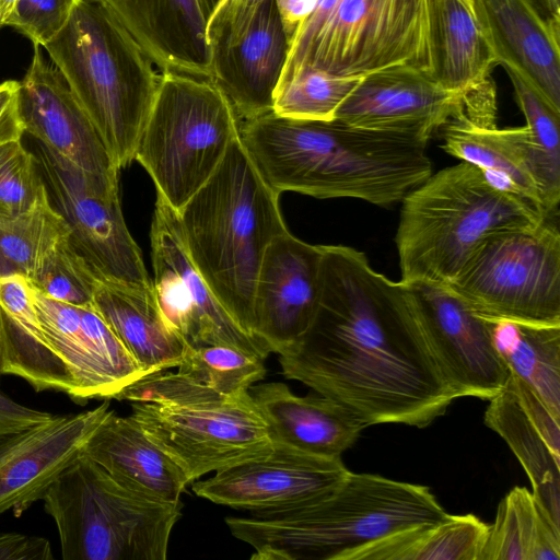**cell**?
Listing matches in <instances>:
<instances>
[{
    "label": "cell",
    "mask_w": 560,
    "mask_h": 560,
    "mask_svg": "<svg viewBox=\"0 0 560 560\" xmlns=\"http://www.w3.org/2000/svg\"><path fill=\"white\" fill-rule=\"evenodd\" d=\"M279 362L287 378L342 405L365 427L422 429L458 398L409 285L345 245H323L314 317Z\"/></svg>",
    "instance_id": "cell-1"
},
{
    "label": "cell",
    "mask_w": 560,
    "mask_h": 560,
    "mask_svg": "<svg viewBox=\"0 0 560 560\" xmlns=\"http://www.w3.org/2000/svg\"><path fill=\"white\" fill-rule=\"evenodd\" d=\"M241 141L264 180L279 195L400 202L432 173L427 144L416 138L305 120L273 112L240 124Z\"/></svg>",
    "instance_id": "cell-2"
},
{
    "label": "cell",
    "mask_w": 560,
    "mask_h": 560,
    "mask_svg": "<svg viewBox=\"0 0 560 560\" xmlns=\"http://www.w3.org/2000/svg\"><path fill=\"white\" fill-rule=\"evenodd\" d=\"M448 515L425 486L350 471L314 501L225 523L255 560H343L355 548Z\"/></svg>",
    "instance_id": "cell-3"
},
{
    "label": "cell",
    "mask_w": 560,
    "mask_h": 560,
    "mask_svg": "<svg viewBox=\"0 0 560 560\" xmlns=\"http://www.w3.org/2000/svg\"><path fill=\"white\" fill-rule=\"evenodd\" d=\"M279 196L238 135L214 174L177 212L192 262L218 301L253 337L260 262L269 244L288 231Z\"/></svg>",
    "instance_id": "cell-4"
},
{
    "label": "cell",
    "mask_w": 560,
    "mask_h": 560,
    "mask_svg": "<svg viewBox=\"0 0 560 560\" xmlns=\"http://www.w3.org/2000/svg\"><path fill=\"white\" fill-rule=\"evenodd\" d=\"M43 49L120 171L132 161L162 71L108 0H79Z\"/></svg>",
    "instance_id": "cell-5"
},
{
    "label": "cell",
    "mask_w": 560,
    "mask_h": 560,
    "mask_svg": "<svg viewBox=\"0 0 560 560\" xmlns=\"http://www.w3.org/2000/svg\"><path fill=\"white\" fill-rule=\"evenodd\" d=\"M400 202L395 243L406 284L446 285L489 235L546 218L464 161L431 173Z\"/></svg>",
    "instance_id": "cell-6"
},
{
    "label": "cell",
    "mask_w": 560,
    "mask_h": 560,
    "mask_svg": "<svg viewBox=\"0 0 560 560\" xmlns=\"http://www.w3.org/2000/svg\"><path fill=\"white\" fill-rule=\"evenodd\" d=\"M42 500L65 560H165L182 515V502L130 491L83 452Z\"/></svg>",
    "instance_id": "cell-7"
},
{
    "label": "cell",
    "mask_w": 560,
    "mask_h": 560,
    "mask_svg": "<svg viewBox=\"0 0 560 560\" xmlns=\"http://www.w3.org/2000/svg\"><path fill=\"white\" fill-rule=\"evenodd\" d=\"M238 135L237 115L212 79L162 71L135 161L154 182L156 195L178 212Z\"/></svg>",
    "instance_id": "cell-8"
},
{
    "label": "cell",
    "mask_w": 560,
    "mask_h": 560,
    "mask_svg": "<svg viewBox=\"0 0 560 560\" xmlns=\"http://www.w3.org/2000/svg\"><path fill=\"white\" fill-rule=\"evenodd\" d=\"M558 215L489 235L444 287L485 318L559 325Z\"/></svg>",
    "instance_id": "cell-9"
},
{
    "label": "cell",
    "mask_w": 560,
    "mask_h": 560,
    "mask_svg": "<svg viewBox=\"0 0 560 560\" xmlns=\"http://www.w3.org/2000/svg\"><path fill=\"white\" fill-rule=\"evenodd\" d=\"M397 68L431 72L429 0H339L300 72L360 78Z\"/></svg>",
    "instance_id": "cell-10"
},
{
    "label": "cell",
    "mask_w": 560,
    "mask_h": 560,
    "mask_svg": "<svg viewBox=\"0 0 560 560\" xmlns=\"http://www.w3.org/2000/svg\"><path fill=\"white\" fill-rule=\"evenodd\" d=\"M49 199L69 228V243L98 281L152 290V280L120 207L119 180L85 172L38 142Z\"/></svg>",
    "instance_id": "cell-11"
},
{
    "label": "cell",
    "mask_w": 560,
    "mask_h": 560,
    "mask_svg": "<svg viewBox=\"0 0 560 560\" xmlns=\"http://www.w3.org/2000/svg\"><path fill=\"white\" fill-rule=\"evenodd\" d=\"M131 408L130 416L180 467L189 483L273 448L268 425L249 392L185 406L133 401Z\"/></svg>",
    "instance_id": "cell-12"
},
{
    "label": "cell",
    "mask_w": 560,
    "mask_h": 560,
    "mask_svg": "<svg viewBox=\"0 0 560 560\" xmlns=\"http://www.w3.org/2000/svg\"><path fill=\"white\" fill-rule=\"evenodd\" d=\"M150 238L154 295L185 347L225 345L266 360V348L238 325L210 290L190 258L177 212L158 195Z\"/></svg>",
    "instance_id": "cell-13"
},
{
    "label": "cell",
    "mask_w": 560,
    "mask_h": 560,
    "mask_svg": "<svg viewBox=\"0 0 560 560\" xmlns=\"http://www.w3.org/2000/svg\"><path fill=\"white\" fill-rule=\"evenodd\" d=\"M349 126L425 143L451 124L497 126V113L442 88L429 73L397 68L362 77L336 113Z\"/></svg>",
    "instance_id": "cell-14"
},
{
    "label": "cell",
    "mask_w": 560,
    "mask_h": 560,
    "mask_svg": "<svg viewBox=\"0 0 560 560\" xmlns=\"http://www.w3.org/2000/svg\"><path fill=\"white\" fill-rule=\"evenodd\" d=\"M341 458L312 455L275 443L261 457L192 482L194 492L213 503L253 512L305 504L336 489L348 476Z\"/></svg>",
    "instance_id": "cell-15"
},
{
    "label": "cell",
    "mask_w": 560,
    "mask_h": 560,
    "mask_svg": "<svg viewBox=\"0 0 560 560\" xmlns=\"http://www.w3.org/2000/svg\"><path fill=\"white\" fill-rule=\"evenodd\" d=\"M33 298L44 335L73 381L72 400L115 398L145 375L93 306L59 302L34 287Z\"/></svg>",
    "instance_id": "cell-16"
},
{
    "label": "cell",
    "mask_w": 560,
    "mask_h": 560,
    "mask_svg": "<svg viewBox=\"0 0 560 560\" xmlns=\"http://www.w3.org/2000/svg\"><path fill=\"white\" fill-rule=\"evenodd\" d=\"M408 285L457 397L490 400L497 396L510 372L494 347L488 320L444 285Z\"/></svg>",
    "instance_id": "cell-17"
},
{
    "label": "cell",
    "mask_w": 560,
    "mask_h": 560,
    "mask_svg": "<svg viewBox=\"0 0 560 560\" xmlns=\"http://www.w3.org/2000/svg\"><path fill=\"white\" fill-rule=\"evenodd\" d=\"M323 245L288 231L267 247L253 300V335L271 353L291 351L308 329L319 294Z\"/></svg>",
    "instance_id": "cell-18"
},
{
    "label": "cell",
    "mask_w": 560,
    "mask_h": 560,
    "mask_svg": "<svg viewBox=\"0 0 560 560\" xmlns=\"http://www.w3.org/2000/svg\"><path fill=\"white\" fill-rule=\"evenodd\" d=\"M109 402L54 415L32 427L0 434V515H20L43 499L49 487L83 452L109 413Z\"/></svg>",
    "instance_id": "cell-19"
},
{
    "label": "cell",
    "mask_w": 560,
    "mask_h": 560,
    "mask_svg": "<svg viewBox=\"0 0 560 560\" xmlns=\"http://www.w3.org/2000/svg\"><path fill=\"white\" fill-rule=\"evenodd\" d=\"M19 107L24 132L77 167L118 180L119 170L101 136L40 46L34 45L20 81Z\"/></svg>",
    "instance_id": "cell-20"
},
{
    "label": "cell",
    "mask_w": 560,
    "mask_h": 560,
    "mask_svg": "<svg viewBox=\"0 0 560 560\" xmlns=\"http://www.w3.org/2000/svg\"><path fill=\"white\" fill-rule=\"evenodd\" d=\"M472 10L498 66L560 113V20L535 0H472Z\"/></svg>",
    "instance_id": "cell-21"
},
{
    "label": "cell",
    "mask_w": 560,
    "mask_h": 560,
    "mask_svg": "<svg viewBox=\"0 0 560 560\" xmlns=\"http://www.w3.org/2000/svg\"><path fill=\"white\" fill-rule=\"evenodd\" d=\"M442 149L480 168L501 188L545 217L559 213L560 175L547 164L529 128L451 124L439 131Z\"/></svg>",
    "instance_id": "cell-22"
},
{
    "label": "cell",
    "mask_w": 560,
    "mask_h": 560,
    "mask_svg": "<svg viewBox=\"0 0 560 560\" xmlns=\"http://www.w3.org/2000/svg\"><path fill=\"white\" fill-rule=\"evenodd\" d=\"M485 412V424L510 446L527 474L532 492L560 524V419L516 376Z\"/></svg>",
    "instance_id": "cell-23"
},
{
    "label": "cell",
    "mask_w": 560,
    "mask_h": 560,
    "mask_svg": "<svg viewBox=\"0 0 560 560\" xmlns=\"http://www.w3.org/2000/svg\"><path fill=\"white\" fill-rule=\"evenodd\" d=\"M289 48L275 0H266L237 42L212 49L211 79L229 98L238 120L272 112Z\"/></svg>",
    "instance_id": "cell-24"
},
{
    "label": "cell",
    "mask_w": 560,
    "mask_h": 560,
    "mask_svg": "<svg viewBox=\"0 0 560 560\" xmlns=\"http://www.w3.org/2000/svg\"><path fill=\"white\" fill-rule=\"evenodd\" d=\"M161 71L211 79L202 0H108Z\"/></svg>",
    "instance_id": "cell-25"
},
{
    "label": "cell",
    "mask_w": 560,
    "mask_h": 560,
    "mask_svg": "<svg viewBox=\"0 0 560 560\" xmlns=\"http://www.w3.org/2000/svg\"><path fill=\"white\" fill-rule=\"evenodd\" d=\"M432 68L445 90L497 113L491 73L498 66L474 12L462 0H429Z\"/></svg>",
    "instance_id": "cell-26"
},
{
    "label": "cell",
    "mask_w": 560,
    "mask_h": 560,
    "mask_svg": "<svg viewBox=\"0 0 560 560\" xmlns=\"http://www.w3.org/2000/svg\"><path fill=\"white\" fill-rule=\"evenodd\" d=\"M272 442L316 456L341 458L366 427L342 405L325 397L296 396L280 382L249 388Z\"/></svg>",
    "instance_id": "cell-27"
},
{
    "label": "cell",
    "mask_w": 560,
    "mask_h": 560,
    "mask_svg": "<svg viewBox=\"0 0 560 560\" xmlns=\"http://www.w3.org/2000/svg\"><path fill=\"white\" fill-rule=\"evenodd\" d=\"M83 453L117 482L148 499L180 503L189 481L180 467L131 417L109 411Z\"/></svg>",
    "instance_id": "cell-28"
},
{
    "label": "cell",
    "mask_w": 560,
    "mask_h": 560,
    "mask_svg": "<svg viewBox=\"0 0 560 560\" xmlns=\"http://www.w3.org/2000/svg\"><path fill=\"white\" fill-rule=\"evenodd\" d=\"M0 310L1 374L21 377L36 392L68 393L73 381L44 335L28 278L0 277Z\"/></svg>",
    "instance_id": "cell-29"
},
{
    "label": "cell",
    "mask_w": 560,
    "mask_h": 560,
    "mask_svg": "<svg viewBox=\"0 0 560 560\" xmlns=\"http://www.w3.org/2000/svg\"><path fill=\"white\" fill-rule=\"evenodd\" d=\"M92 305L145 375L178 366L186 347L164 318L153 289L98 281Z\"/></svg>",
    "instance_id": "cell-30"
},
{
    "label": "cell",
    "mask_w": 560,
    "mask_h": 560,
    "mask_svg": "<svg viewBox=\"0 0 560 560\" xmlns=\"http://www.w3.org/2000/svg\"><path fill=\"white\" fill-rule=\"evenodd\" d=\"M489 524L474 514L409 527L351 550L343 560H480Z\"/></svg>",
    "instance_id": "cell-31"
},
{
    "label": "cell",
    "mask_w": 560,
    "mask_h": 560,
    "mask_svg": "<svg viewBox=\"0 0 560 560\" xmlns=\"http://www.w3.org/2000/svg\"><path fill=\"white\" fill-rule=\"evenodd\" d=\"M486 319L510 374L521 380L560 419V324Z\"/></svg>",
    "instance_id": "cell-32"
},
{
    "label": "cell",
    "mask_w": 560,
    "mask_h": 560,
    "mask_svg": "<svg viewBox=\"0 0 560 560\" xmlns=\"http://www.w3.org/2000/svg\"><path fill=\"white\" fill-rule=\"evenodd\" d=\"M560 524L525 487L512 488L498 505L480 560H559Z\"/></svg>",
    "instance_id": "cell-33"
},
{
    "label": "cell",
    "mask_w": 560,
    "mask_h": 560,
    "mask_svg": "<svg viewBox=\"0 0 560 560\" xmlns=\"http://www.w3.org/2000/svg\"><path fill=\"white\" fill-rule=\"evenodd\" d=\"M69 228L51 205L48 190L27 211L0 221V277H34L46 257L66 238Z\"/></svg>",
    "instance_id": "cell-34"
},
{
    "label": "cell",
    "mask_w": 560,
    "mask_h": 560,
    "mask_svg": "<svg viewBox=\"0 0 560 560\" xmlns=\"http://www.w3.org/2000/svg\"><path fill=\"white\" fill-rule=\"evenodd\" d=\"M177 371L224 398L247 393L265 378V360L232 346L185 348Z\"/></svg>",
    "instance_id": "cell-35"
},
{
    "label": "cell",
    "mask_w": 560,
    "mask_h": 560,
    "mask_svg": "<svg viewBox=\"0 0 560 560\" xmlns=\"http://www.w3.org/2000/svg\"><path fill=\"white\" fill-rule=\"evenodd\" d=\"M361 78L306 69L276 88L272 112L293 119L334 120Z\"/></svg>",
    "instance_id": "cell-36"
},
{
    "label": "cell",
    "mask_w": 560,
    "mask_h": 560,
    "mask_svg": "<svg viewBox=\"0 0 560 560\" xmlns=\"http://www.w3.org/2000/svg\"><path fill=\"white\" fill-rule=\"evenodd\" d=\"M68 238L46 257L30 281L47 298L74 306L91 307L98 280Z\"/></svg>",
    "instance_id": "cell-37"
},
{
    "label": "cell",
    "mask_w": 560,
    "mask_h": 560,
    "mask_svg": "<svg viewBox=\"0 0 560 560\" xmlns=\"http://www.w3.org/2000/svg\"><path fill=\"white\" fill-rule=\"evenodd\" d=\"M46 191L36 155L21 140L0 144V221L27 211Z\"/></svg>",
    "instance_id": "cell-38"
},
{
    "label": "cell",
    "mask_w": 560,
    "mask_h": 560,
    "mask_svg": "<svg viewBox=\"0 0 560 560\" xmlns=\"http://www.w3.org/2000/svg\"><path fill=\"white\" fill-rule=\"evenodd\" d=\"M115 399L185 406L226 398L179 371L163 370L138 378L125 387Z\"/></svg>",
    "instance_id": "cell-39"
},
{
    "label": "cell",
    "mask_w": 560,
    "mask_h": 560,
    "mask_svg": "<svg viewBox=\"0 0 560 560\" xmlns=\"http://www.w3.org/2000/svg\"><path fill=\"white\" fill-rule=\"evenodd\" d=\"M79 0H18L5 26L45 47L67 25Z\"/></svg>",
    "instance_id": "cell-40"
},
{
    "label": "cell",
    "mask_w": 560,
    "mask_h": 560,
    "mask_svg": "<svg viewBox=\"0 0 560 560\" xmlns=\"http://www.w3.org/2000/svg\"><path fill=\"white\" fill-rule=\"evenodd\" d=\"M508 74L526 126L549 167L560 175V113L552 109L516 75Z\"/></svg>",
    "instance_id": "cell-41"
},
{
    "label": "cell",
    "mask_w": 560,
    "mask_h": 560,
    "mask_svg": "<svg viewBox=\"0 0 560 560\" xmlns=\"http://www.w3.org/2000/svg\"><path fill=\"white\" fill-rule=\"evenodd\" d=\"M266 0H220L211 11L206 36L210 50L237 42Z\"/></svg>",
    "instance_id": "cell-42"
},
{
    "label": "cell",
    "mask_w": 560,
    "mask_h": 560,
    "mask_svg": "<svg viewBox=\"0 0 560 560\" xmlns=\"http://www.w3.org/2000/svg\"><path fill=\"white\" fill-rule=\"evenodd\" d=\"M339 0H317L310 16L300 25L290 42V48L279 83L296 75L323 26ZM278 86V85H277Z\"/></svg>",
    "instance_id": "cell-43"
},
{
    "label": "cell",
    "mask_w": 560,
    "mask_h": 560,
    "mask_svg": "<svg viewBox=\"0 0 560 560\" xmlns=\"http://www.w3.org/2000/svg\"><path fill=\"white\" fill-rule=\"evenodd\" d=\"M52 558L51 546L44 537L0 533V560H49Z\"/></svg>",
    "instance_id": "cell-44"
},
{
    "label": "cell",
    "mask_w": 560,
    "mask_h": 560,
    "mask_svg": "<svg viewBox=\"0 0 560 560\" xmlns=\"http://www.w3.org/2000/svg\"><path fill=\"white\" fill-rule=\"evenodd\" d=\"M20 81L0 83V144L21 140L24 127L19 107Z\"/></svg>",
    "instance_id": "cell-45"
},
{
    "label": "cell",
    "mask_w": 560,
    "mask_h": 560,
    "mask_svg": "<svg viewBox=\"0 0 560 560\" xmlns=\"http://www.w3.org/2000/svg\"><path fill=\"white\" fill-rule=\"evenodd\" d=\"M52 416L50 412L23 406L0 392V434L32 427Z\"/></svg>",
    "instance_id": "cell-46"
},
{
    "label": "cell",
    "mask_w": 560,
    "mask_h": 560,
    "mask_svg": "<svg viewBox=\"0 0 560 560\" xmlns=\"http://www.w3.org/2000/svg\"><path fill=\"white\" fill-rule=\"evenodd\" d=\"M275 3L290 44L300 25L313 12L317 0H275Z\"/></svg>",
    "instance_id": "cell-47"
},
{
    "label": "cell",
    "mask_w": 560,
    "mask_h": 560,
    "mask_svg": "<svg viewBox=\"0 0 560 560\" xmlns=\"http://www.w3.org/2000/svg\"><path fill=\"white\" fill-rule=\"evenodd\" d=\"M542 12L551 18L560 20V0H535Z\"/></svg>",
    "instance_id": "cell-48"
},
{
    "label": "cell",
    "mask_w": 560,
    "mask_h": 560,
    "mask_svg": "<svg viewBox=\"0 0 560 560\" xmlns=\"http://www.w3.org/2000/svg\"><path fill=\"white\" fill-rule=\"evenodd\" d=\"M18 0H0V28L5 26V23L12 13Z\"/></svg>",
    "instance_id": "cell-49"
},
{
    "label": "cell",
    "mask_w": 560,
    "mask_h": 560,
    "mask_svg": "<svg viewBox=\"0 0 560 560\" xmlns=\"http://www.w3.org/2000/svg\"><path fill=\"white\" fill-rule=\"evenodd\" d=\"M205 5L207 7L209 13L214 9L219 0H202Z\"/></svg>",
    "instance_id": "cell-50"
},
{
    "label": "cell",
    "mask_w": 560,
    "mask_h": 560,
    "mask_svg": "<svg viewBox=\"0 0 560 560\" xmlns=\"http://www.w3.org/2000/svg\"><path fill=\"white\" fill-rule=\"evenodd\" d=\"M472 12V0H462Z\"/></svg>",
    "instance_id": "cell-51"
},
{
    "label": "cell",
    "mask_w": 560,
    "mask_h": 560,
    "mask_svg": "<svg viewBox=\"0 0 560 560\" xmlns=\"http://www.w3.org/2000/svg\"><path fill=\"white\" fill-rule=\"evenodd\" d=\"M0 354H1V310H0ZM1 361V360H0ZM1 370H0V376H1Z\"/></svg>",
    "instance_id": "cell-52"
},
{
    "label": "cell",
    "mask_w": 560,
    "mask_h": 560,
    "mask_svg": "<svg viewBox=\"0 0 560 560\" xmlns=\"http://www.w3.org/2000/svg\"><path fill=\"white\" fill-rule=\"evenodd\" d=\"M220 1V0H219Z\"/></svg>",
    "instance_id": "cell-53"
}]
</instances>
